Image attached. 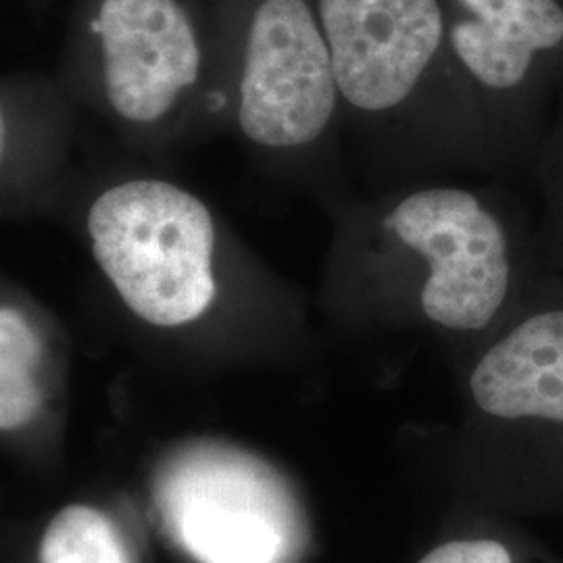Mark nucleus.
I'll return each mask as SVG.
<instances>
[{"label": "nucleus", "instance_id": "obj_1", "mask_svg": "<svg viewBox=\"0 0 563 563\" xmlns=\"http://www.w3.org/2000/svg\"><path fill=\"white\" fill-rule=\"evenodd\" d=\"M353 263L401 288L426 322L483 332L501 318L523 278L520 230L488 195L422 186L367 211Z\"/></svg>", "mask_w": 563, "mask_h": 563}, {"label": "nucleus", "instance_id": "obj_11", "mask_svg": "<svg viewBox=\"0 0 563 563\" xmlns=\"http://www.w3.org/2000/svg\"><path fill=\"white\" fill-rule=\"evenodd\" d=\"M420 563H514V558L499 541L467 539L432 549Z\"/></svg>", "mask_w": 563, "mask_h": 563}, {"label": "nucleus", "instance_id": "obj_8", "mask_svg": "<svg viewBox=\"0 0 563 563\" xmlns=\"http://www.w3.org/2000/svg\"><path fill=\"white\" fill-rule=\"evenodd\" d=\"M467 384L495 420L563 426V307L514 323L474 363Z\"/></svg>", "mask_w": 563, "mask_h": 563}, {"label": "nucleus", "instance_id": "obj_2", "mask_svg": "<svg viewBox=\"0 0 563 563\" xmlns=\"http://www.w3.org/2000/svg\"><path fill=\"white\" fill-rule=\"evenodd\" d=\"M84 228L102 276L142 322L188 325L218 299L220 228L180 184L113 181L88 205Z\"/></svg>", "mask_w": 563, "mask_h": 563}, {"label": "nucleus", "instance_id": "obj_4", "mask_svg": "<svg viewBox=\"0 0 563 563\" xmlns=\"http://www.w3.org/2000/svg\"><path fill=\"white\" fill-rule=\"evenodd\" d=\"M234 115L269 153L320 141L341 92L313 0H244L239 18Z\"/></svg>", "mask_w": 563, "mask_h": 563}, {"label": "nucleus", "instance_id": "obj_10", "mask_svg": "<svg viewBox=\"0 0 563 563\" xmlns=\"http://www.w3.org/2000/svg\"><path fill=\"white\" fill-rule=\"evenodd\" d=\"M41 563H132L121 534L104 514L88 505H69L42 534Z\"/></svg>", "mask_w": 563, "mask_h": 563}, {"label": "nucleus", "instance_id": "obj_12", "mask_svg": "<svg viewBox=\"0 0 563 563\" xmlns=\"http://www.w3.org/2000/svg\"><path fill=\"white\" fill-rule=\"evenodd\" d=\"M560 211H562V220H563V186H562V209H560Z\"/></svg>", "mask_w": 563, "mask_h": 563}, {"label": "nucleus", "instance_id": "obj_3", "mask_svg": "<svg viewBox=\"0 0 563 563\" xmlns=\"http://www.w3.org/2000/svg\"><path fill=\"white\" fill-rule=\"evenodd\" d=\"M78 57L113 120L155 132L199 97L209 36L192 0H88Z\"/></svg>", "mask_w": 563, "mask_h": 563}, {"label": "nucleus", "instance_id": "obj_5", "mask_svg": "<svg viewBox=\"0 0 563 563\" xmlns=\"http://www.w3.org/2000/svg\"><path fill=\"white\" fill-rule=\"evenodd\" d=\"M157 504L174 541L199 563H290L301 547L286 484L234 449L184 451L165 467Z\"/></svg>", "mask_w": 563, "mask_h": 563}, {"label": "nucleus", "instance_id": "obj_9", "mask_svg": "<svg viewBox=\"0 0 563 563\" xmlns=\"http://www.w3.org/2000/svg\"><path fill=\"white\" fill-rule=\"evenodd\" d=\"M44 344L20 307L0 309V428L13 432L38 418L44 407Z\"/></svg>", "mask_w": 563, "mask_h": 563}, {"label": "nucleus", "instance_id": "obj_7", "mask_svg": "<svg viewBox=\"0 0 563 563\" xmlns=\"http://www.w3.org/2000/svg\"><path fill=\"white\" fill-rule=\"evenodd\" d=\"M446 53L474 115L523 130L563 67L560 0H443Z\"/></svg>", "mask_w": 563, "mask_h": 563}, {"label": "nucleus", "instance_id": "obj_6", "mask_svg": "<svg viewBox=\"0 0 563 563\" xmlns=\"http://www.w3.org/2000/svg\"><path fill=\"white\" fill-rule=\"evenodd\" d=\"M313 2L342 102L365 118L405 115L441 71L455 78L443 0Z\"/></svg>", "mask_w": 563, "mask_h": 563}]
</instances>
